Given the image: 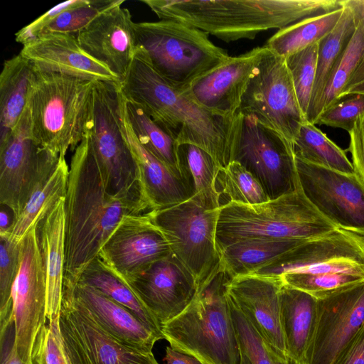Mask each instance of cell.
I'll use <instances>...</instances> for the list:
<instances>
[{
  "instance_id": "4316f807",
  "label": "cell",
  "mask_w": 364,
  "mask_h": 364,
  "mask_svg": "<svg viewBox=\"0 0 364 364\" xmlns=\"http://www.w3.org/2000/svg\"><path fill=\"white\" fill-rule=\"evenodd\" d=\"M279 311L287 354L294 360L306 364L316 331L317 299L282 284L279 290Z\"/></svg>"
},
{
  "instance_id": "d6a6232c",
  "label": "cell",
  "mask_w": 364,
  "mask_h": 364,
  "mask_svg": "<svg viewBox=\"0 0 364 364\" xmlns=\"http://www.w3.org/2000/svg\"><path fill=\"white\" fill-rule=\"evenodd\" d=\"M306 240H245L220 252L221 264L233 278L252 274Z\"/></svg>"
},
{
  "instance_id": "d6986e66",
  "label": "cell",
  "mask_w": 364,
  "mask_h": 364,
  "mask_svg": "<svg viewBox=\"0 0 364 364\" xmlns=\"http://www.w3.org/2000/svg\"><path fill=\"white\" fill-rule=\"evenodd\" d=\"M134 23L129 11L117 5L100 14L76 36L81 48L119 82L137 48Z\"/></svg>"
},
{
  "instance_id": "b9f144b4",
  "label": "cell",
  "mask_w": 364,
  "mask_h": 364,
  "mask_svg": "<svg viewBox=\"0 0 364 364\" xmlns=\"http://www.w3.org/2000/svg\"><path fill=\"white\" fill-rule=\"evenodd\" d=\"M124 2V0H83L60 13L42 29L38 38L53 33L77 34L100 14Z\"/></svg>"
},
{
  "instance_id": "f6af8a7d",
  "label": "cell",
  "mask_w": 364,
  "mask_h": 364,
  "mask_svg": "<svg viewBox=\"0 0 364 364\" xmlns=\"http://www.w3.org/2000/svg\"><path fill=\"white\" fill-rule=\"evenodd\" d=\"M343 98L323 112L316 124L340 128L350 132L358 117L364 114V95L353 94Z\"/></svg>"
},
{
  "instance_id": "f1b7e54d",
  "label": "cell",
  "mask_w": 364,
  "mask_h": 364,
  "mask_svg": "<svg viewBox=\"0 0 364 364\" xmlns=\"http://www.w3.org/2000/svg\"><path fill=\"white\" fill-rule=\"evenodd\" d=\"M69 166L65 157L60 156L55 168L43 175L21 214L14 219L6 232L11 240L20 242L24 235L42 218L67 193Z\"/></svg>"
},
{
  "instance_id": "c3c4849f",
  "label": "cell",
  "mask_w": 364,
  "mask_h": 364,
  "mask_svg": "<svg viewBox=\"0 0 364 364\" xmlns=\"http://www.w3.org/2000/svg\"><path fill=\"white\" fill-rule=\"evenodd\" d=\"M333 364H364V324Z\"/></svg>"
},
{
  "instance_id": "9c48e42d",
  "label": "cell",
  "mask_w": 364,
  "mask_h": 364,
  "mask_svg": "<svg viewBox=\"0 0 364 364\" xmlns=\"http://www.w3.org/2000/svg\"><path fill=\"white\" fill-rule=\"evenodd\" d=\"M240 114L232 161L249 171L270 200L299 190L294 145L254 114Z\"/></svg>"
},
{
  "instance_id": "9a60e30c",
  "label": "cell",
  "mask_w": 364,
  "mask_h": 364,
  "mask_svg": "<svg viewBox=\"0 0 364 364\" xmlns=\"http://www.w3.org/2000/svg\"><path fill=\"white\" fill-rule=\"evenodd\" d=\"M59 323L72 364H159L153 353H141L115 340L75 293L63 294Z\"/></svg>"
},
{
  "instance_id": "7dc6e473",
  "label": "cell",
  "mask_w": 364,
  "mask_h": 364,
  "mask_svg": "<svg viewBox=\"0 0 364 364\" xmlns=\"http://www.w3.org/2000/svg\"><path fill=\"white\" fill-rule=\"evenodd\" d=\"M348 134L349 146L346 151L350 153L354 171L364 182V114L358 117Z\"/></svg>"
},
{
  "instance_id": "db71d44e",
  "label": "cell",
  "mask_w": 364,
  "mask_h": 364,
  "mask_svg": "<svg viewBox=\"0 0 364 364\" xmlns=\"http://www.w3.org/2000/svg\"><path fill=\"white\" fill-rule=\"evenodd\" d=\"M353 94H360L364 95V82L359 84L358 85L351 88L350 90H348L343 96V97H346L350 95Z\"/></svg>"
},
{
  "instance_id": "ac0fdd59",
  "label": "cell",
  "mask_w": 364,
  "mask_h": 364,
  "mask_svg": "<svg viewBox=\"0 0 364 364\" xmlns=\"http://www.w3.org/2000/svg\"><path fill=\"white\" fill-rule=\"evenodd\" d=\"M123 282L161 326L179 315L197 291L193 274L172 253Z\"/></svg>"
},
{
  "instance_id": "6da1fadb",
  "label": "cell",
  "mask_w": 364,
  "mask_h": 364,
  "mask_svg": "<svg viewBox=\"0 0 364 364\" xmlns=\"http://www.w3.org/2000/svg\"><path fill=\"white\" fill-rule=\"evenodd\" d=\"M141 201L109 194L105 189L85 133L69 166L65 198V243L63 294H72L85 269L127 215L149 212Z\"/></svg>"
},
{
  "instance_id": "603a6c76",
  "label": "cell",
  "mask_w": 364,
  "mask_h": 364,
  "mask_svg": "<svg viewBox=\"0 0 364 364\" xmlns=\"http://www.w3.org/2000/svg\"><path fill=\"white\" fill-rule=\"evenodd\" d=\"M20 54L38 70L93 82L119 83L118 77L107 67L81 48L75 35L53 33L40 36L23 46Z\"/></svg>"
},
{
  "instance_id": "d4e9b609",
  "label": "cell",
  "mask_w": 364,
  "mask_h": 364,
  "mask_svg": "<svg viewBox=\"0 0 364 364\" xmlns=\"http://www.w3.org/2000/svg\"><path fill=\"white\" fill-rule=\"evenodd\" d=\"M75 296L100 326L124 346L150 353L156 342L161 339L131 311L95 288L78 283Z\"/></svg>"
},
{
  "instance_id": "11a10c76",
  "label": "cell",
  "mask_w": 364,
  "mask_h": 364,
  "mask_svg": "<svg viewBox=\"0 0 364 364\" xmlns=\"http://www.w3.org/2000/svg\"><path fill=\"white\" fill-rule=\"evenodd\" d=\"M241 364H247L245 360L241 359Z\"/></svg>"
},
{
  "instance_id": "277c9868",
  "label": "cell",
  "mask_w": 364,
  "mask_h": 364,
  "mask_svg": "<svg viewBox=\"0 0 364 364\" xmlns=\"http://www.w3.org/2000/svg\"><path fill=\"white\" fill-rule=\"evenodd\" d=\"M232 278L220 263L215 272L197 285L188 306L161 326L164 339L171 348L203 364H241L227 292Z\"/></svg>"
},
{
  "instance_id": "1f68e13d",
  "label": "cell",
  "mask_w": 364,
  "mask_h": 364,
  "mask_svg": "<svg viewBox=\"0 0 364 364\" xmlns=\"http://www.w3.org/2000/svg\"><path fill=\"white\" fill-rule=\"evenodd\" d=\"M343 11V5L338 9L304 18L279 29L264 46L274 54L287 58L321 41L336 28Z\"/></svg>"
},
{
  "instance_id": "ee69618b",
  "label": "cell",
  "mask_w": 364,
  "mask_h": 364,
  "mask_svg": "<svg viewBox=\"0 0 364 364\" xmlns=\"http://www.w3.org/2000/svg\"><path fill=\"white\" fill-rule=\"evenodd\" d=\"M59 317L48 321L39 332L31 364H72L61 336Z\"/></svg>"
},
{
  "instance_id": "d590c367",
  "label": "cell",
  "mask_w": 364,
  "mask_h": 364,
  "mask_svg": "<svg viewBox=\"0 0 364 364\" xmlns=\"http://www.w3.org/2000/svg\"><path fill=\"white\" fill-rule=\"evenodd\" d=\"M294 149L295 156L305 161L342 173H355L346 150L308 121L302 124L294 142Z\"/></svg>"
},
{
  "instance_id": "4dcf8cb0",
  "label": "cell",
  "mask_w": 364,
  "mask_h": 364,
  "mask_svg": "<svg viewBox=\"0 0 364 364\" xmlns=\"http://www.w3.org/2000/svg\"><path fill=\"white\" fill-rule=\"evenodd\" d=\"M342 3L343 11L338 23L318 43L316 79L306 114V121L311 124L329 74L357 28L358 18L355 10L346 0H342Z\"/></svg>"
},
{
  "instance_id": "74e56055",
  "label": "cell",
  "mask_w": 364,
  "mask_h": 364,
  "mask_svg": "<svg viewBox=\"0 0 364 364\" xmlns=\"http://www.w3.org/2000/svg\"><path fill=\"white\" fill-rule=\"evenodd\" d=\"M215 189L220 207L228 203L257 205L270 200L254 176L236 161L220 168Z\"/></svg>"
},
{
  "instance_id": "3957f363",
  "label": "cell",
  "mask_w": 364,
  "mask_h": 364,
  "mask_svg": "<svg viewBox=\"0 0 364 364\" xmlns=\"http://www.w3.org/2000/svg\"><path fill=\"white\" fill-rule=\"evenodd\" d=\"M161 20L188 24L225 42L254 39L343 7L342 0H142Z\"/></svg>"
},
{
  "instance_id": "681fc988",
  "label": "cell",
  "mask_w": 364,
  "mask_h": 364,
  "mask_svg": "<svg viewBox=\"0 0 364 364\" xmlns=\"http://www.w3.org/2000/svg\"><path fill=\"white\" fill-rule=\"evenodd\" d=\"M346 1L355 10L364 32V6L360 3V0H346ZM363 82H364V48L356 69L341 95V100L348 90Z\"/></svg>"
},
{
  "instance_id": "9f6ffc18",
  "label": "cell",
  "mask_w": 364,
  "mask_h": 364,
  "mask_svg": "<svg viewBox=\"0 0 364 364\" xmlns=\"http://www.w3.org/2000/svg\"><path fill=\"white\" fill-rule=\"evenodd\" d=\"M360 1L364 6V0H360Z\"/></svg>"
},
{
  "instance_id": "bcb514c9",
  "label": "cell",
  "mask_w": 364,
  "mask_h": 364,
  "mask_svg": "<svg viewBox=\"0 0 364 364\" xmlns=\"http://www.w3.org/2000/svg\"><path fill=\"white\" fill-rule=\"evenodd\" d=\"M83 0L67 1L56 5L41 16L22 28L16 33V41L25 46L35 41L42 29L48 25L63 11L80 4Z\"/></svg>"
},
{
  "instance_id": "7bdbcfd3",
  "label": "cell",
  "mask_w": 364,
  "mask_h": 364,
  "mask_svg": "<svg viewBox=\"0 0 364 364\" xmlns=\"http://www.w3.org/2000/svg\"><path fill=\"white\" fill-rule=\"evenodd\" d=\"M318 50V43H316L285 58L306 119L316 79Z\"/></svg>"
},
{
  "instance_id": "8992f818",
  "label": "cell",
  "mask_w": 364,
  "mask_h": 364,
  "mask_svg": "<svg viewBox=\"0 0 364 364\" xmlns=\"http://www.w3.org/2000/svg\"><path fill=\"white\" fill-rule=\"evenodd\" d=\"M95 82L35 68L28 107L43 147L63 156L75 150L86 132Z\"/></svg>"
},
{
  "instance_id": "f907efd6",
  "label": "cell",
  "mask_w": 364,
  "mask_h": 364,
  "mask_svg": "<svg viewBox=\"0 0 364 364\" xmlns=\"http://www.w3.org/2000/svg\"><path fill=\"white\" fill-rule=\"evenodd\" d=\"M1 364H23L15 345L14 323L0 336Z\"/></svg>"
},
{
  "instance_id": "7c38bea8",
  "label": "cell",
  "mask_w": 364,
  "mask_h": 364,
  "mask_svg": "<svg viewBox=\"0 0 364 364\" xmlns=\"http://www.w3.org/2000/svg\"><path fill=\"white\" fill-rule=\"evenodd\" d=\"M264 48L237 113L254 114L294 145L306 119L299 105L286 58Z\"/></svg>"
},
{
  "instance_id": "60d3db41",
  "label": "cell",
  "mask_w": 364,
  "mask_h": 364,
  "mask_svg": "<svg viewBox=\"0 0 364 364\" xmlns=\"http://www.w3.org/2000/svg\"><path fill=\"white\" fill-rule=\"evenodd\" d=\"M283 284L307 292L316 299L364 281V274L350 271L286 273L278 277Z\"/></svg>"
},
{
  "instance_id": "7a4b0ae2",
  "label": "cell",
  "mask_w": 364,
  "mask_h": 364,
  "mask_svg": "<svg viewBox=\"0 0 364 364\" xmlns=\"http://www.w3.org/2000/svg\"><path fill=\"white\" fill-rule=\"evenodd\" d=\"M119 89L127 100L141 107L178 144L200 147L220 168L232 162L240 114H223L202 106L187 87L173 85L164 79L139 46L119 82Z\"/></svg>"
},
{
  "instance_id": "f546056e",
  "label": "cell",
  "mask_w": 364,
  "mask_h": 364,
  "mask_svg": "<svg viewBox=\"0 0 364 364\" xmlns=\"http://www.w3.org/2000/svg\"><path fill=\"white\" fill-rule=\"evenodd\" d=\"M178 158L191 198L206 208H220L215 181L220 167L214 158L200 147L188 143L178 144Z\"/></svg>"
},
{
  "instance_id": "816d5d0a",
  "label": "cell",
  "mask_w": 364,
  "mask_h": 364,
  "mask_svg": "<svg viewBox=\"0 0 364 364\" xmlns=\"http://www.w3.org/2000/svg\"><path fill=\"white\" fill-rule=\"evenodd\" d=\"M164 361L166 364H203L195 357L177 350L171 346H167L166 348Z\"/></svg>"
},
{
  "instance_id": "5bb4252c",
  "label": "cell",
  "mask_w": 364,
  "mask_h": 364,
  "mask_svg": "<svg viewBox=\"0 0 364 364\" xmlns=\"http://www.w3.org/2000/svg\"><path fill=\"white\" fill-rule=\"evenodd\" d=\"M301 189L310 203L338 228L364 237V182L296 156Z\"/></svg>"
},
{
  "instance_id": "ba28073f",
  "label": "cell",
  "mask_w": 364,
  "mask_h": 364,
  "mask_svg": "<svg viewBox=\"0 0 364 364\" xmlns=\"http://www.w3.org/2000/svg\"><path fill=\"white\" fill-rule=\"evenodd\" d=\"M85 133L106 191L147 205L142 198L135 159L122 130L119 82H95Z\"/></svg>"
},
{
  "instance_id": "e0dca14e",
  "label": "cell",
  "mask_w": 364,
  "mask_h": 364,
  "mask_svg": "<svg viewBox=\"0 0 364 364\" xmlns=\"http://www.w3.org/2000/svg\"><path fill=\"white\" fill-rule=\"evenodd\" d=\"M171 253L161 231L147 213L125 216L98 257L120 279H129Z\"/></svg>"
},
{
  "instance_id": "f5cc1de1",
  "label": "cell",
  "mask_w": 364,
  "mask_h": 364,
  "mask_svg": "<svg viewBox=\"0 0 364 364\" xmlns=\"http://www.w3.org/2000/svg\"><path fill=\"white\" fill-rule=\"evenodd\" d=\"M12 223L13 220H11L7 211L2 208L0 212V233L7 232Z\"/></svg>"
},
{
  "instance_id": "30bf717a",
  "label": "cell",
  "mask_w": 364,
  "mask_h": 364,
  "mask_svg": "<svg viewBox=\"0 0 364 364\" xmlns=\"http://www.w3.org/2000/svg\"><path fill=\"white\" fill-rule=\"evenodd\" d=\"M218 209H208L193 198L147 212L173 254L193 274L197 285L220 265L215 243Z\"/></svg>"
},
{
  "instance_id": "44dd1931",
  "label": "cell",
  "mask_w": 364,
  "mask_h": 364,
  "mask_svg": "<svg viewBox=\"0 0 364 364\" xmlns=\"http://www.w3.org/2000/svg\"><path fill=\"white\" fill-rule=\"evenodd\" d=\"M282 285V281L277 277L255 274L237 276L228 282L227 292L230 300L261 336L287 354L280 322Z\"/></svg>"
},
{
  "instance_id": "8d00e7d4",
  "label": "cell",
  "mask_w": 364,
  "mask_h": 364,
  "mask_svg": "<svg viewBox=\"0 0 364 364\" xmlns=\"http://www.w3.org/2000/svg\"><path fill=\"white\" fill-rule=\"evenodd\" d=\"M363 48L364 32L358 18L357 28L353 36L329 74L313 118V124H316L317 120L323 112L341 100V93L359 63Z\"/></svg>"
},
{
  "instance_id": "ab89813d",
  "label": "cell",
  "mask_w": 364,
  "mask_h": 364,
  "mask_svg": "<svg viewBox=\"0 0 364 364\" xmlns=\"http://www.w3.org/2000/svg\"><path fill=\"white\" fill-rule=\"evenodd\" d=\"M21 262V244L0 234V336L14 324L12 290Z\"/></svg>"
},
{
  "instance_id": "cb8c5ba5",
  "label": "cell",
  "mask_w": 364,
  "mask_h": 364,
  "mask_svg": "<svg viewBox=\"0 0 364 364\" xmlns=\"http://www.w3.org/2000/svg\"><path fill=\"white\" fill-rule=\"evenodd\" d=\"M120 105L123 133L135 159L142 198L150 211L168 208L191 198L183 180L138 140L126 117L121 91Z\"/></svg>"
},
{
  "instance_id": "f35d334b",
  "label": "cell",
  "mask_w": 364,
  "mask_h": 364,
  "mask_svg": "<svg viewBox=\"0 0 364 364\" xmlns=\"http://www.w3.org/2000/svg\"><path fill=\"white\" fill-rule=\"evenodd\" d=\"M229 298V296H228ZM232 318L241 353L247 364H302L268 343L229 298Z\"/></svg>"
},
{
  "instance_id": "83f0119b",
  "label": "cell",
  "mask_w": 364,
  "mask_h": 364,
  "mask_svg": "<svg viewBox=\"0 0 364 364\" xmlns=\"http://www.w3.org/2000/svg\"><path fill=\"white\" fill-rule=\"evenodd\" d=\"M34 78L33 63L20 53L4 61L0 75V139L15 127L27 107Z\"/></svg>"
},
{
  "instance_id": "5b68a950",
  "label": "cell",
  "mask_w": 364,
  "mask_h": 364,
  "mask_svg": "<svg viewBox=\"0 0 364 364\" xmlns=\"http://www.w3.org/2000/svg\"><path fill=\"white\" fill-rule=\"evenodd\" d=\"M338 228L310 203L301 189L257 205L220 208L215 243L220 252L245 240H309Z\"/></svg>"
},
{
  "instance_id": "4fadbf2b",
  "label": "cell",
  "mask_w": 364,
  "mask_h": 364,
  "mask_svg": "<svg viewBox=\"0 0 364 364\" xmlns=\"http://www.w3.org/2000/svg\"><path fill=\"white\" fill-rule=\"evenodd\" d=\"M37 225L20 241V267L12 290L15 345L23 364H31L36 338L47 321L46 282Z\"/></svg>"
},
{
  "instance_id": "484cf974",
  "label": "cell",
  "mask_w": 364,
  "mask_h": 364,
  "mask_svg": "<svg viewBox=\"0 0 364 364\" xmlns=\"http://www.w3.org/2000/svg\"><path fill=\"white\" fill-rule=\"evenodd\" d=\"M65 198L60 199L37 225L46 275L48 321L60 316L62 306L65 261Z\"/></svg>"
},
{
  "instance_id": "8fae6325",
  "label": "cell",
  "mask_w": 364,
  "mask_h": 364,
  "mask_svg": "<svg viewBox=\"0 0 364 364\" xmlns=\"http://www.w3.org/2000/svg\"><path fill=\"white\" fill-rule=\"evenodd\" d=\"M60 157L36 138L27 106L15 127L0 139V203L12 211L14 218L23 210L41 178L56 167Z\"/></svg>"
},
{
  "instance_id": "2e32d148",
  "label": "cell",
  "mask_w": 364,
  "mask_h": 364,
  "mask_svg": "<svg viewBox=\"0 0 364 364\" xmlns=\"http://www.w3.org/2000/svg\"><path fill=\"white\" fill-rule=\"evenodd\" d=\"M315 333L306 364H333L364 324V281L317 299Z\"/></svg>"
},
{
  "instance_id": "52a82bcc",
  "label": "cell",
  "mask_w": 364,
  "mask_h": 364,
  "mask_svg": "<svg viewBox=\"0 0 364 364\" xmlns=\"http://www.w3.org/2000/svg\"><path fill=\"white\" fill-rule=\"evenodd\" d=\"M134 30L137 46L146 52L154 68L178 87H187L230 58L208 33L181 21L135 23Z\"/></svg>"
},
{
  "instance_id": "ffe728a7",
  "label": "cell",
  "mask_w": 364,
  "mask_h": 364,
  "mask_svg": "<svg viewBox=\"0 0 364 364\" xmlns=\"http://www.w3.org/2000/svg\"><path fill=\"white\" fill-rule=\"evenodd\" d=\"M265 48L257 47L196 78L188 87L193 98L208 109L237 114L242 98L257 68Z\"/></svg>"
},
{
  "instance_id": "836d02e7",
  "label": "cell",
  "mask_w": 364,
  "mask_h": 364,
  "mask_svg": "<svg viewBox=\"0 0 364 364\" xmlns=\"http://www.w3.org/2000/svg\"><path fill=\"white\" fill-rule=\"evenodd\" d=\"M78 283L95 288L126 307L153 332L161 339H164L159 321L140 302L127 285L114 274L99 257L85 269Z\"/></svg>"
},
{
  "instance_id": "e575fe53",
  "label": "cell",
  "mask_w": 364,
  "mask_h": 364,
  "mask_svg": "<svg viewBox=\"0 0 364 364\" xmlns=\"http://www.w3.org/2000/svg\"><path fill=\"white\" fill-rule=\"evenodd\" d=\"M125 115L140 143L182 179L178 158V143L139 105L124 95Z\"/></svg>"
},
{
  "instance_id": "7402d4cb",
  "label": "cell",
  "mask_w": 364,
  "mask_h": 364,
  "mask_svg": "<svg viewBox=\"0 0 364 364\" xmlns=\"http://www.w3.org/2000/svg\"><path fill=\"white\" fill-rule=\"evenodd\" d=\"M342 261L364 265V237L338 228L302 242L252 274L278 278Z\"/></svg>"
}]
</instances>
